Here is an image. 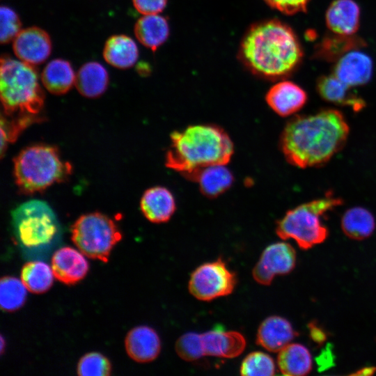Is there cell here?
Here are the masks:
<instances>
[{"label":"cell","mask_w":376,"mask_h":376,"mask_svg":"<svg viewBox=\"0 0 376 376\" xmlns=\"http://www.w3.org/2000/svg\"><path fill=\"white\" fill-rule=\"evenodd\" d=\"M296 334L288 320L272 315L267 318L260 324L256 343L269 352H279L290 343Z\"/></svg>","instance_id":"ac0fdd59"},{"label":"cell","mask_w":376,"mask_h":376,"mask_svg":"<svg viewBox=\"0 0 376 376\" xmlns=\"http://www.w3.org/2000/svg\"><path fill=\"white\" fill-rule=\"evenodd\" d=\"M53 279L52 269L42 261L28 262L21 271V281L32 293L40 294L47 291L52 285Z\"/></svg>","instance_id":"f1b7e54d"},{"label":"cell","mask_w":376,"mask_h":376,"mask_svg":"<svg viewBox=\"0 0 376 376\" xmlns=\"http://www.w3.org/2000/svg\"><path fill=\"white\" fill-rule=\"evenodd\" d=\"M246 340L237 331L214 329L197 334L189 332L188 349L193 361L204 356L233 358L244 350Z\"/></svg>","instance_id":"30bf717a"},{"label":"cell","mask_w":376,"mask_h":376,"mask_svg":"<svg viewBox=\"0 0 376 376\" xmlns=\"http://www.w3.org/2000/svg\"><path fill=\"white\" fill-rule=\"evenodd\" d=\"M343 201L328 194L289 210L276 224V233L282 240L292 239L303 249L320 244L328 235L321 222L327 212L340 205Z\"/></svg>","instance_id":"52a82bcc"},{"label":"cell","mask_w":376,"mask_h":376,"mask_svg":"<svg viewBox=\"0 0 376 376\" xmlns=\"http://www.w3.org/2000/svg\"><path fill=\"white\" fill-rule=\"evenodd\" d=\"M316 88L320 97L329 102L350 107L355 111H359L365 107L364 100L352 93L351 87L334 74L320 77L317 81Z\"/></svg>","instance_id":"44dd1931"},{"label":"cell","mask_w":376,"mask_h":376,"mask_svg":"<svg viewBox=\"0 0 376 376\" xmlns=\"http://www.w3.org/2000/svg\"><path fill=\"white\" fill-rule=\"evenodd\" d=\"M170 139L165 164L183 175L205 166L227 164L234 153L230 137L215 125H189L173 132Z\"/></svg>","instance_id":"3957f363"},{"label":"cell","mask_w":376,"mask_h":376,"mask_svg":"<svg viewBox=\"0 0 376 376\" xmlns=\"http://www.w3.org/2000/svg\"><path fill=\"white\" fill-rule=\"evenodd\" d=\"M350 127L338 110L297 115L285 124L279 146L288 162L306 169L329 162L345 144Z\"/></svg>","instance_id":"6da1fadb"},{"label":"cell","mask_w":376,"mask_h":376,"mask_svg":"<svg viewBox=\"0 0 376 376\" xmlns=\"http://www.w3.org/2000/svg\"><path fill=\"white\" fill-rule=\"evenodd\" d=\"M275 370L273 359L262 352L249 353L244 359L240 366L242 375L270 376L274 375Z\"/></svg>","instance_id":"4dcf8cb0"},{"label":"cell","mask_w":376,"mask_h":376,"mask_svg":"<svg viewBox=\"0 0 376 376\" xmlns=\"http://www.w3.org/2000/svg\"><path fill=\"white\" fill-rule=\"evenodd\" d=\"M360 8L353 0H335L328 7L325 22L334 33L352 36L359 26Z\"/></svg>","instance_id":"d6986e66"},{"label":"cell","mask_w":376,"mask_h":376,"mask_svg":"<svg viewBox=\"0 0 376 376\" xmlns=\"http://www.w3.org/2000/svg\"><path fill=\"white\" fill-rule=\"evenodd\" d=\"M72 166L61 159L57 148L37 144L23 149L14 159V177L21 191L33 194L71 174Z\"/></svg>","instance_id":"8992f818"},{"label":"cell","mask_w":376,"mask_h":376,"mask_svg":"<svg viewBox=\"0 0 376 376\" xmlns=\"http://www.w3.org/2000/svg\"><path fill=\"white\" fill-rule=\"evenodd\" d=\"M226 164H215L194 170L185 177L196 182L201 192L207 198H217L226 192L234 182V176Z\"/></svg>","instance_id":"2e32d148"},{"label":"cell","mask_w":376,"mask_h":376,"mask_svg":"<svg viewBox=\"0 0 376 376\" xmlns=\"http://www.w3.org/2000/svg\"><path fill=\"white\" fill-rule=\"evenodd\" d=\"M13 233L26 253L47 252L59 242L61 228L57 217L45 201L31 200L11 212Z\"/></svg>","instance_id":"5b68a950"},{"label":"cell","mask_w":376,"mask_h":376,"mask_svg":"<svg viewBox=\"0 0 376 376\" xmlns=\"http://www.w3.org/2000/svg\"><path fill=\"white\" fill-rule=\"evenodd\" d=\"M103 57L109 65L119 69L133 66L139 57L136 42L125 35L111 36L105 42Z\"/></svg>","instance_id":"cb8c5ba5"},{"label":"cell","mask_w":376,"mask_h":376,"mask_svg":"<svg viewBox=\"0 0 376 376\" xmlns=\"http://www.w3.org/2000/svg\"><path fill=\"white\" fill-rule=\"evenodd\" d=\"M373 70L371 58L358 49L347 52L339 58L334 65L333 74L352 88L368 83Z\"/></svg>","instance_id":"5bb4252c"},{"label":"cell","mask_w":376,"mask_h":376,"mask_svg":"<svg viewBox=\"0 0 376 376\" xmlns=\"http://www.w3.org/2000/svg\"><path fill=\"white\" fill-rule=\"evenodd\" d=\"M279 370L288 376L307 375L312 368V357L308 350L299 343H289L279 352Z\"/></svg>","instance_id":"4316f807"},{"label":"cell","mask_w":376,"mask_h":376,"mask_svg":"<svg viewBox=\"0 0 376 376\" xmlns=\"http://www.w3.org/2000/svg\"><path fill=\"white\" fill-rule=\"evenodd\" d=\"M72 240L86 256L107 263L122 235L113 221L100 212L81 216L72 226Z\"/></svg>","instance_id":"ba28073f"},{"label":"cell","mask_w":376,"mask_h":376,"mask_svg":"<svg viewBox=\"0 0 376 376\" xmlns=\"http://www.w3.org/2000/svg\"><path fill=\"white\" fill-rule=\"evenodd\" d=\"M81 253L69 246L58 249L52 258L54 277L68 285L84 279L88 271V263Z\"/></svg>","instance_id":"9a60e30c"},{"label":"cell","mask_w":376,"mask_h":376,"mask_svg":"<svg viewBox=\"0 0 376 376\" xmlns=\"http://www.w3.org/2000/svg\"><path fill=\"white\" fill-rule=\"evenodd\" d=\"M45 88L54 95H63L75 84V75L70 63L57 58L47 64L41 74Z\"/></svg>","instance_id":"d4e9b609"},{"label":"cell","mask_w":376,"mask_h":376,"mask_svg":"<svg viewBox=\"0 0 376 376\" xmlns=\"http://www.w3.org/2000/svg\"><path fill=\"white\" fill-rule=\"evenodd\" d=\"M132 3L135 9L145 15L162 13L166 6L167 0H132Z\"/></svg>","instance_id":"d590c367"},{"label":"cell","mask_w":376,"mask_h":376,"mask_svg":"<svg viewBox=\"0 0 376 376\" xmlns=\"http://www.w3.org/2000/svg\"><path fill=\"white\" fill-rule=\"evenodd\" d=\"M111 370L108 359L97 352L85 354L77 365V374L80 376H107L111 374Z\"/></svg>","instance_id":"d6a6232c"},{"label":"cell","mask_w":376,"mask_h":376,"mask_svg":"<svg viewBox=\"0 0 376 376\" xmlns=\"http://www.w3.org/2000/svg\"><path fill=\"white\" fill-rule=\"evenodd\" d=\"M108 84V72L98 62L91 61L84 64L75 75L76 88L86 97L100 96L107 90Z\"/></svg>","instance_id":"603a6c76"},{"label":"cell","mask_w":376,"mask_h":376,"mask_svg":"<svg viewBox=\"0 0 376 376\" xmlns=\"http://www.w3.org/2000/svg\"><path fill=\"white\" fill-rule=\"evenodd\" d=\"M140 207L148 220L159 224L166 222L171 218L176 210V203L169 189L156 186L143 193Z\"/></svg>","instance_id":"ffe728a7"},{"label":"cell","mask_w":376,"mask_h":376,"mask_svg":"<svg viewBox=\"0 0 376 376\" xmlns=\"http://www.w3.org/2000/svg\"><path fill=\"white\" fill-rule=\"evenodd\" d=\"M13 49L19 60L34 66L42 63L49 57L52 42L45 30L31 26L19 32L13 40Z\"/></svg>","instance_id":"7c38bea8"},{"label":"cell","mask_w":376,"mask_h":376,"mask_svg":"<svg viewBox=\"0 0 376 376\" xmlns=\"http://www.w3.org/2000/svg\"><path fill=\"white\" fill-rule=\"evenodd\" d=\"M270 8L285 15L305 13L311 0H263Z\"/></svg>","instance_id":"e575fe53"},{"label":"cell","mask_w":376,"mask_h":376,"mask_svg":"<svg viewBox=\"0 0 376 376\" xmlns=\"http://www.w3.org/2000/svg\"><path fill=\"white\" fill-rule=\"evenodd\" d=\"M1 100L7 116H36L45 95L33 65L4 56L0 65Z\"/></svg>","instance_id":"277c9868"},{"label":"cell","mask_w":376,"mask_h":376,"mask_svg":"<svg viewBox=\"0 0 376 376\" xmlns=\"http://www.w3.org/2000/svg\"><path fill=\"white\" fill-rule=\"evenodd\" d=\"M0 18V40L2 44H6L13 40L22 30V23L17 14L6 6L1 7Z\"/></svg>","instance_id":"836d02e7"},{"label":"cell","mask_w":376,"mask_h":376,"mask_svg":"<svg viewBox=\"0 0 376 376\" xmlns=\"http://www.w3.org/2000/svg\"><path fill=\"white\" fill-rule=\"evenodd\" d=\"M166 19L158 14L145 15L134 25V34L138 41L152 52L163 45L169 36Z\"/></svg>","instance_id":"7402d4cb"},{"label":"cell","mask_w":376,"mask_h":376,"mask_svg":"<svg viewBox=\"0 0 376 376\" xmlns=\"http://www.w3.org/2000/svg\"><path fill=\"white\" fill-rule=\"evenodd\" d=\"M38 118L35 116H20L13 120L4 118L1 120V155L3 157L8 143L14 142L19 134L29 125Z\"/></svg>","instance_id":"1f68e13d"},{"label":"cell","mask_w":376,"mask_h":376,"mask_svg":"<svg viewBox=\"0 0 376 376\" xmlns=\"http://www.w3.org/2000/svg\"><path fill=\"white\" fill-rule=\"evenodd\" d=\"M375 226L372 213L362 207L348 209L341 219V228L349 237L361 240L371 235Z\"/></svg>","instance_id":"83f0119b"},{"label":"cell","mask_w":376,"mask_h":376,"mask_svg":"<svg viewBox=\"0 0 376 376\" xmlns=\"http://www.w3.org/2000/svg\"><path fill=\"white\" fill-rule=\"evenodd\" d=\"M363 44L362 39L354 35L345 36L331 32L317 44L314 56L328 62H336L343 55L361 48Z\"/></svg>","instance_id":"484cf974"},{"label":"cell","mask_w":376,"mask_h":376,"mask_svg":"<svg viewBox=\"0 0 376 376\" xmlns=\"http://www.w3.org/2000/svg\"><path fill=\"white\" fill-rule=\"evenodd\" d=\"M236 283L235 274L218 258L198 266L191 273L188 287L194 297L207 301L230 295Z\"/></svg>","instance_id":"9c48e42d"},{"label":"cell","mask_w":376,"mask_h":376,"mask_svg":"<svg viewBox=\"0 0 376 376\" xmlns=\"http://www.w3.org/2000/svg\"><path fill=\"white\" fill-rule=\"evenodd\" d=\"M125 345L130 357L140 363L153 361L161 350L158 334L148 326H139L131 329L126 336Z\"/></svg>","instance_id":"e0dca14e"},{"label":"cell","mask_w":376,"mask_h":376,"mask_svg":"<svg viewBox=\"0 0 376 376\" xmlns=\"http://www.w3.org/2000/svg\"><path fill=\"white\" fill-rule=\"evenodd\" d=\"M307 99V93L301 87L287 80L278 81L265 95L269 107L283 117L296 113L305 105Z\"/></svg>","instance_id":"4fadbf2b"},{"label":"cell","mask_w":376,"mask_h":376,"mask_svg":"<svg viewBox=\"0 0 376 376\" xmlns=\"http://www.w3.org/2000/svg\"><path fill=\"white\" fill-rule=\"evenodd\" d=\"M26 288L22 281L13 276H4L0 281L1 308L14 311L20 308L26 299Z\"/></svg>","instance_id":"f546056e"},{"label":"cell","mask_w":376,"mask_h":376,"mask_svg":"<svg viewBox=\"0 0 376 376\" xmlns=\"http://www.w3.org/2000/svg\"><path fill=\"white\" fill-rule=\"evenodd\" d=\"M296 263V253L288 243L279 242L267 246L252 271L254 280L269 285L276 275L290 273Z\"/></svg>","instance_id":"8fae6325"},{"label":"cell","mask_w":376,"mask_h":376,"mask_svg":"<svg viewBox=\"0 0 376 376\" xmlns=\"http://www.w3.org/2000/svg\"><path fill=\"white\" fill-rule=\"evenodd\" d=\"M304 52L292 28L278 19L251 24L243 36L238 58L253 75L267 79H283L300 65Z\"/></svg>","instance_id":"7a4b0ae2"}]
</instances>
